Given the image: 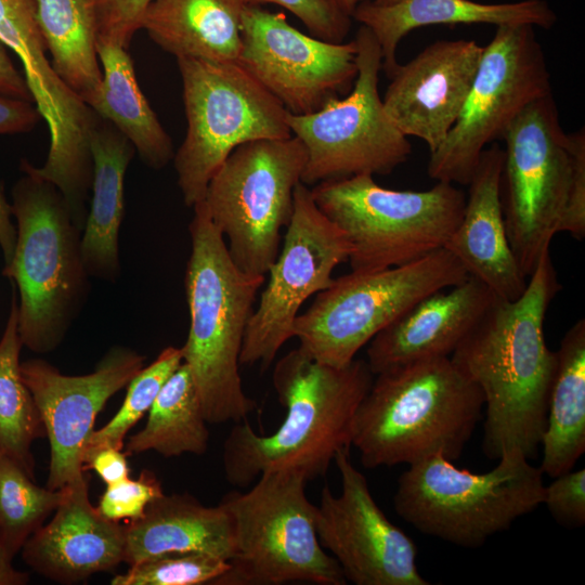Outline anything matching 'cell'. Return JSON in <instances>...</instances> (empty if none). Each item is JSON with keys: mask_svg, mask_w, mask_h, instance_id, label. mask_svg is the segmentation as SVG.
<instances>
[{"mask_svg": "<svg viewBox=\"0 0 585 585\" xmlns=\"http://www.w3.org/2000/svg\"><path fill=\"white\" fill-rule=\"evenodd\" d=\"M560 288L547 251L523 294L512 301L495 297L450 356L483 394L482 451L490 459L511 450L531 459L541 447L557 366L544 322Z\"/></svg>", "mask_w": 585, "mask_h": 585, "instance_id": "6da1fadb", "label": "cell"}, {"mask_svg": "<svg viewBox=\"0 0 585 585\" xmlns=\"http://www.w3.org/2000/svg\"><path fill=\"white\" fill-rule=\"evenodd\" d=\"M374 376L364 360L339 367L314 360L299 347L287 352L272 373L285 419L266 435L235 422L222 448L226 481L245 489L263 472L285 469L307 481L324 477L336 454L350 450L354 417Z\"/></svg>", "mask_w": 585, "mask_h": 585, "instance_id": "7a4b0ae2", "label": "cell"}, {"mask_svg": "<svg viewBox=\"0 0 585 585\" xmlns=\"http://www.w3.org/2000/svg\"><path fill=\"white\" fill-rule=\"evenodd\" d=\"M356 411L351 445L367 469L412 465L441 454L457 459L484 406L480 388L448 356L386 369Z\"/></svg>", "mask_w": 585, "mask_h": 585, "instance_id": "3957f363", "label": "cell"}, {"mask_svg": "<svg viewBox=\"0 0 585 585\" xmlns=\"http://www.w3.org/2000/svg\"><path fill=\"white\" fill-rule=\"evenodd\" d=\"M190 222L192 250L185 271L190 330L182 349L208 424L239 422L256 408L243 388L239 356L258 290L265 276L232 261L204 202Z\"/></svg>", "mask_w": 585, "mask_h": 585, "instance_id": "277c9868", "label": "cell"}, {"mask_svg": "<svg viewBox=\"0 0 585 585\" xmlns=\"http://www.w3.org/2000/svg\"><path fill=\"white\" fill-rule=\"evenodd\" d=\"M24 176L12 188L16 245L2 272L18 295V335L23 347L49 353L64 340L88 298L90 277L81 257L82 231L67 202L51 182L23 159Z\"/></svg>", "mask_w": 585, "mask_h": 585, "instance_id": "5b68a950", "label": "cell"}, {"mask_svg": "<svg viewBox=\"0 0 585 585\" xmlns=\"http://www.w3.org/2000/svg\"><path fill=\"white\" fill-rule=\"evenodd\" d=\"M543 472L518 450L485 473L456 467L441 454L408 465L398 479V516L422 534L466 548L510 528L543 503Z\"/></svg>", "mask_w": 585, "mask_h": 585, "instance_id": "8992f818", "label": "cell"}, {"mask_svg": "<svg viewBox=\"0 0 585 585\" xmlns=\"http://www.w3.org/2000/svg\"><path fill=\"white\" fill-rule=\"evenodd\" d=\"M255 482L247 492L232 491L219 503L232 522L234 556L214 584H347L317 538L316 505L306 495V478L295 470H270Z\"/></svg>", "mask_w": 585, "mask_h": 585, "instance_id": "52a82bcc", "label": "cell"}, {"mask_svg": "<svg viewBox=\"0 0 585 585\" xmlns=\"http://www.w3.org/2000/svg\"><path fill=\"white\" fill-rule=\"evenodd\" d=\"M318 209L347 236L352 271L399 266L440 249L457 227L466 195L438 181L427 191H396L360 174L313 185Z\"/></svg>", "mask_w": 585, "mask_h": 585, "instance_id": "ba28073f", "label": "cell"}, {"mask_svg": "<svg viewBox=\"0 0 585 585\" xmlns=\"http://www.w3.org/2000/svg\"><path fill=\"white\" fill-rule=\"evenodd\" d=\"M177 62L187 127L172 160L184 204L193 208L233 150L291 132L283 104L237 62Z\"/></svg>", "mask_w": 585, "mask_h": 585, "instance_id": "9c48e42d", "label": "cell"}, {"mask_svg": "<svg viewBox=\"0 0 585 585\" xmlns=\"http://www.w3.org/2000/svg\"><path fill=\"white\" fill-rule=\"evenodd\" d=\"M469 277L444 247L410 263L352 271L316 294L294 323L299 348L314 360L346 366L384 328L422 297Z\"/></svg>", "mask_w": 585, "mask_h": 585, "instance_id": "30bf717a", "label": "cell"}, {"mask_svg": "<svg viewBox=\"0 0 585 585\" xmlns=\"http://www.w3.org/2000/svg\"><path fill=\"white\" fill-rule=\"evenodd\" d=\"M306 161V147L294 135L255 140L233 150L210 179L203 202L243 272L266 277Z\"/></svg>", "mask_w": 585, "mask_h": 585, "instance_id": "8fae6325", "label": "cell"}, {"mask_svg": "<svg viewBox=\"0 0 585 585\" xmlns=\"http://www.w3.org/2000/svg\"><path fill=\"white\" fill-rule=\"evenodd\" d=\"M358 76L344 98L317 112L286 114L291 135L306 147L301 182L308 186L360 174H389L404 164L411 143L388 117L378 92L381 48L361 25L354 38Z\"/></svg>", "mask_w": 585, "mask_h": 585, "instance_id": "7c38bea8", "label": "cell"}, {"mask_svg": "<svg viewBox=\"0 0 585 585\" xmlns=\"http://www.w3.org/2000/svg\"><path fill=\"white\" fill-rule=\"evenodd\" d=\"M500 200L508 242L529 278L567 206L572 152L552 92L526 105L504 131Z\"/></svg>", "mask_w": 585, "mask_h": 585, "instance_id": "4fadbf2b", "label": "cell"}, {"mask_svg": "<svg viewBox=\"0 0 585 585\" xmlns=\"http://www.w3.org/2000/svg\"><path fill=\"white\" fill-rule=\"evenodd\" d=\"M551 92L541 43L531 25H500L483 47L463 109L444 142L430 154L428 174L467 185L487 144L500 140L517 115Z\"/></svg>", "mask_w": 585, "mask_h": 585, "instance_id": "5bb4252c", "label": "cell"}, {"mask_svg": "<svg viewBox=\"0 0 585 585\" xmlns=\"http://www.w3.org/2000/svg\"><path fill=\"white\" fill-rule=\"evenodd\" d=\"M344 233L316 206L311 188L298 183L284 245L266 274L259 304L247 324L239 363L268 369L283 344L294 337V323L304 301L327 288L334 270L349 260Z\"/></svg>", "mask_w": 585, "mask_h": 585, "instance_id": "9a60e30c", "label": "cell"}, {"mask_svg": "<svg viewBox=\"0 0 585 585\" xmlns=\"http://www.w3.org/2000/svg\"><path fill=\"white\" fill-rule=\"evenodd\" d=\"M237 63L295 115L347 94L358 76L356 44L334 43L291 26L284 13L245 5Z\"/></svg>", "mask_w": 585, "mask_h": 585, "instance_id": "2e32d148", "label": "cell"}, {"mask_svg": "<svg viewBox=\"0 0 585 585\" xmlns=\"http://www.w3.org/2000/svg\"><path fill=\"white\" fill-rule=\"evenodd\" d=\"M341 479L335 495L321 492L315 531L322 547L338 562L346 581L355 585H428L417 568V547L375 502L365 476L349 448L334 459Z\"/></svg>", "mask_w": 585, "mask_h": 585, "instance_id": "e0dca14e", "label": "cell"}, {"mask_svg": "<svg viewBox=\"0 0 585 585\" xmlns=\"http://www.w3.org/2000/svg\"><path fill=\"white\" fill-rule=\"evenodd\" d=\"M136 351L112 347L94 372L63 375L42 359L21 362L22 378L39 410L50 442L47 487L60 490L84 477L82 451L106 402L145 366Z\"/></svg>", "mask_w": 585, "mask_h": 585, "instance_id": "ac0fdd59", "label": "cell"}, {"mask_svg": "<svg viewBox=\"0 0 585 585\" xmlns=\"http://www.w3.org/2000/svg\"><path fill=\"white\" fill-rule=\"evenodd\" d=\"M482 52L474 40H438L399 64L382 99L393 125L433 153L463 109Z\"/></svg>", "mask_w": 585, "mask_h": 585, "instance_id": "d6986e66", "label": "cell"}, {"mask_svg": "<svg viewBox=\"0 0 585 585\" xmlns=\"http://www.w3.org/2000/svg\"><path fill=\"white\" fill-rule=\"evenodd\" d=\"M63 492L52 519L22 547L24 562L61 584L118 567L125 560L126 525L106 519L91 505L86 477Z\"/></svg>", "mask_w": 585, "mask_h": 585, "instance_id": "ffe728a7", "label": "cell"}, {"mask_svg": "<svg viewBox=\"0 0 585 585\" xmlns=\"http://www.w3.org/2000/svg\"><path fill=\"white\" fill-rule=\"evenodd\" d=\"M503 164L499 144L491 143L482 151L467 184L461 219L444 248L496 298L512 301L525 290L528 277L507 237L500 200Z\"/></svg>", "mask_w": 585, "mask_h": 585, "instance_id": "44dd1931", "label": "cell"}, {"mask_svg": "<svg viewBox=\"0 0 585 585\" xmlns=\"http://www.w3.org/2000/svg\"><path fill=\"white\" fill-rule=\"evenodd\" d=\"M495 299L480 281L435 290L379 332L367 347L374 375L411 362L451 356Z\"/></svg>", "mask_w": 585, "mask_h": 585, "instance_id": "7402d4cb", "label": "cell"}, {"mask_svg": "<svg viewBox=\"0 0 585 585\" xmlns=\"http://www.w3.org/2000/svg\"><path fill=\"white\" fill-rule=\"evenodd\" d=\"M0 41L23 65L32 101L48 126L49 153L65 158L84 151L95 113L54 73L40 31L36 0H0Z\"/></svg>", "mask_w": 585, "mask_h": 585, "instance_id": "603a6c76", "label": "cell"}, {"mask_svg": "<svg viewBox=\"0 0 585 585\" xmlns=\"http://www.w3.org/2000/svg\"><path fill=\"white\" fill-rule=\"evenodd\" d=\"M352 18L366 26L382 52V68L388 77L398 67L396 49L402 38L415 28L429 25L492 24L531 25L551 28L555 12L544 0L509 3H481L472 0H399L378 5L364 0Z\"/></svg>", "mask_w": 585, "mask_h": 585, "instance_id": "cb8c5ba5", "label": "cell"}, {"mask_svg": "<svg viewBox=\"0 0 585 585\" xmlns=\"http://www.w3.org/2000/svg\"><path fill=\"white\" fill-rule=\"evenodd\" d=\"M89 145L93 174L90 210L81 234V257L89 276L114 283L120 275L118 239L125 216V176L135 150L99 115Z\"/></svg>", "mask_w": 585, "mask_h": 585, "instance_id": "d4e9b609", "label": "cell"}, {"mask_svg": "<svg viewBox=\"0 0 585 585\" xmlns=\"http://www.w3.org/2000/svg\"><path fill=\"white\" fill-rule=\"evenodd\" d=\"M187 551L232 559V522L220 504L209 507L188 493H164L126 525L123 562L129 566L153 556Z\"/></svg>", "mask_w": 585, "mask_h": 585, "instance_id": "484cf974", "label": "cell"}, {"mask_svg": "<svg viewBox=\"0 0 585 585\" xmlns=\"http://www.w3.org/2000/svg\"><path fill=\"white\" fill-rule=\"evenodd\" d=\"M244 6L242 0H152L141 28L177 58L237 62Z\"/></svg>", "mask_w": 585, "mask_h": 585, "instance_id": "4316f807", "label": "cell"}, {"mask_svg": "<svg viewBox=\"0 0 585 585\" xmlns=\"http://www.w3.org/2000/svg\"><path fill=\"white\" fill-rule=\"evenodd\" d=\"M102 81L90 107L133 145L141 160L159 170L174 157L170 135L141 91L127 49L96 44Z\"/></svg>", "mask_w": 585, "mask_h": 585, "instance_id": "83f0119b", "label": "cell"}, {"mask_svg": "<svg viewBox=\"0 0 585 585\" xmlns=\"http://www.w3.org/2000/svg\"><path fill=\"white\" fill-rule=\"evenodd\" d=\"M546 428L541 446L543 474L556 478L571 469L585 451V320L576 321L556 351Z\"/></svg>", "mask_w": 585, "mask_h": 585, "instance_id": "f1b7e54d", "label": "cell"}, {"mask_svg": "<svg viewBox=\"0 0 585 585\" xmlns=\"http://www.w3.org/2000/svg\"><path fill=\"white\" fill-rule=\"evenodd\" d=\"M38 23L51 66L89 107L101 81L92 14L86 0H36Z\"/></svg>", "mask_w": 585, "mask_h": 585, "instance_id": "f546056e", "label": "cell"}, {"mask_svg": "<svg viewBox=\"0 0 585 585\" xmlns=\"http://www.w3.org/2000/svg\"><path fill=\"white\" fill-rule=\"evenodd\" d=\"M200 398L188 366L169 376L148 411L142 430L131 435L127 455L154 451L164 457L203 455L209 445V429Z\"/></svg>", "mask_w": 585, "mask_h": 585, "instance_id": "4dcf8cb0", "label": "cell"}, {"mask_svg": "<svg viewBox=\"0 0 585 585\" xmlns=\"http://www.w3.org/2000/svg\"><path fill=\"white\" fill-rule=\"evenodd\" d=\"M17 326V292L13 284L10 314L0 339V455L12 459L35 480L31 445L35 440L46 437V429L21 375L23 343Z\"/></svg>", "mask_w": 585, "mask_h": 585, "instance_id": "1f68e13d", "label": "cell"}, {"mask_svg": "<svg viewBox=\"0 0 585 585\" xmlns=\"http://www.w3.org/2000/svg\"><path fill=\"white\" fill-rule=\"evenodd\" d=\"M63 489L40 487L16 463L0 455V544L10 558L43 525Z\"/></svg>", "mask_w": 585, "mask_h": 585, "instance_id": "d6a6232c", "label": "cell"}, {"mask_svg": "<svg viewBox=\"0 0 585 585\" xmlns=\"http://www.w3.org/2000/svg\"><path fill=\"white\" fill-rule=\"evenodd\" d=\"M182 361L181 348L166 347L131 379L120 410L104 427L90 434L82 451V461L86 455L100 447L123 448L127 433L148 413L162 385Z\"/></svg>", "mask_w": 585, "mask_h": 585, "instance_id": "836d02e7", "label": "cell"}, {"mask_svg": "<svg viewBox=\"0 0 585 585\" xmlns=\"http://www.w3.org/2000/svg\"><path fill=\"white\" fill-rule=\"evenodd\" d=\"M116 574L112 585L214 584L230 569L221 557L199 551L168 552L135 562Z\"/></svg>", "mask_w": 585, "mask_h": 585, "instance_id": "e575fe53", "label": "cell"}, {"mask_svg": "<svg viewBox=\"0 0 585 585\" xmlns=\"http://www.w3.org/2000/svg\"><path fill=\"white\" fill-rule=\"evenodd\" d=\"M162 486L154 472L142 470L139 478H127L106 486L102 494L98 510L106 519L119 522L139 519L146 506L162 495Z\"/></svg>", "mask_w": 585, "mask_h": 585, "instance_id": "d590c367", "label": "cell"}, {"mask_svg": "<svg viewBox=\"0 0 585 585\" xmlns=\"http://www.w3.org/2000/svg\"><path fill=\"white\" fill-rule=\"evenodd\" d=\"M93 17L96 44L110 43L127 49L141 29L152 0H86Z\"/></svg>", "mask_w": 585, "mask_h": 585, "instance_id": "8d00e7d4", "label": "cell"}, {"mask_svg": "<svg viewBox=\"0 0 585 585\" xmlns=\"http://www.w3.org/2000/svg\"><path fill=\"white\" fill-rule=\"evenodd\" d=\"M245 5L266 3L283 6L297 16L310 31L321 40L344 42L351 27V16L341 11L332 0H242Z\"/></svg>", "mask_w": 585, "mask_h": 585, "instance_id": "74e56055", "label": "cell"}, {"mask_svg": "<svg viewBox=\"0 0 585 585\" xmlns=\"http://www.w3.org/2000/svg\"><path fill=\"white\" fill-rule=\"evenodd\" d=\"M544 485L543 503L561 525L580 528L585 523V469L569 470Z\"/></svg>", "mask_w": 585, "mask_h": 585, "instance_id": "f35d334b", "label": "cell"}, {"mask_svg": "<svg viewBox=\"0 0 585 585\" xmlns=\"http://www.w3.org/2000/svg\"><path fill=\"white\" fill-rule=\"evenodd\" d=\"M572 152V171L569 194L560 231L577 240L585 236V132L584 128L569 133Z\"/></svg>", "mask_w": 585, "mask_h": 585, "instance_id": "ab89813d", "label": "cell"}, {"mask_svg": "<svg viewBox=\"0 0 585 585\" xmlns=\"http://www.w3.org/2000/svg\"><path fill=\"white\" fill-rule=\"evenodd\" d=\"M41 118L32 101L0 94V135L28 132Z\"/></svg>", "mask_w": 585, "mask_h": 585, "instance_id": "60d3db41", "label": "cell"}, {"mask_svg": "<svg viewBox=\"0 0 585 585\" xmlns=\"http://www.w3.org/2000/svg\"><path fill=\"white\" fill-rule=\"evenodd\" d=\"M110 446L100 447L83 458V469L94 470L106 485L129 478V466L126 452Z\"/></svg>", "mask_w": 585, "mask_h": 585, "instance_id": "b9f144b4", "label": "cell"}, {"mask_svg": "<svg viewBox=\"0 0 585 585\" xmlns=\"http://www.w3.org/2000/svg\"><path fill=\"white\" fill-rule=\"evenodd\" d=\"M0 94L32 101L25 77L14 66L6 47L0 41ZM34 102V101H32Z\"/></svg>", "mask_w": 585, "mask_h": 585, "instance_id": "7bdbcfd3", "label": "cell"}, {"mask_svg": "<svg viewBox=\"0 0 585 585\" xmlns=\"http://www.w3.org/2000/svg\"><path fill=\"white\" fill-rule=\"evenodd\" d=\"M12 205L8 202L0 182V247L4 260L2 272L10 268L15 252L17 230L12 222Z\"/></svg>", "mask_w": 585, "mask_h": 585, "instance_id": "ee69618b", "label": "cell"}, {"mask_svg": "<svg viewBox=\"0 0 585 585\" xmlns=\"http://www.w3.org/2000/svg\"><path fill=\"white\" fill-rule=\"evenodd\" d=\"M13 559L8 556L0 544V585H25L29 575L14 568Z\"/></svg>", "mask_w": 585, "mask_h": 585, "instance_id": "f6af8a7d", "label": "cell"}, {"mask_svg": "<svg viewBox=\"0 0 585 585\" xmlns=\"http://www.w3.org/2000/svg\"><path fill=\"white\" fill-rule=\"evenodd\" d=\"M341 11L352 16L356 6L364 0H332Z\"/></svg>", "mask_w": 585, "mask_h": 585, "instance_id": "bcb514c9", "label": "cell"}, {"mask_svg": "<svg viewBox=\"0 0 585 585\" xmlns=\"http://www.w3.org/2000/svg\"><path fill=\"white\" fill-rule=\"evenodd\" d=\"M399 0H374L373 2L375 4H378V5H390V4H393L395 2H398Z\"/></svg>", "mask_w": 585, "mask_h": 585, "instance_id": "7dc6e473", "label": "cell"}]
</instances>
